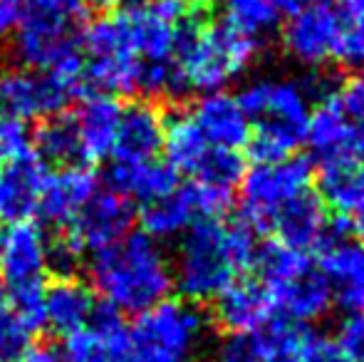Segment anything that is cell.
Here are the masks:
<instances>
[{
  "label": "cell",
  "mask_w": 364,
  "mask_h": 362,
  "mask_svg": "<svg viewBox=\"0 0 364 362\" xmlns=\"http://www.w3.org/2000/svg\"><path fill=\"white\" fill-rule=\"evenodd\" d=\"M164 124H166L164 112L149 100L122 107L112 156L122 161L156 159L164 142Z\"/></svg>",
  "instance_id": "19"
},
{
  "label": "cell",
  "mask_w": 364,
  "mask_h": 362,
  "mask_svg": "<svg viewBox=\"0 0 364 362\" xmlns=\"http://www.w3.org/2000/svg\"><path fill=\"white\" fill-rule=\"evenodd\" d=\"M95 310V295L90 285L75 275H58L45 283V325L60 335L82 328Z\"/></svg>",
  "instance_id": "23"
},
{
  "label": "cell",
  "mask_w": 364,
  "mask_h": 362,
  "mask_svg": "<svg viewBox=\"0 0 364 362\" xmlns=\"http://www.w3.org/2000/svg\"><path fill=\"white\" fill-rule=\"evenodd\" d=\"M107 181L112 191L132 198V201L149 203L161 198L178 186V171L166 161L141 159V161H122L114 159L107 169Z\"/></svg>",
  "instance_id": "22"
},
{
  "label": "cell",
  "mask_w": 364,
  "mask_h": 362,
  "mask_svg": "<svg viewBox=\"0 0 364 362\" xmlns=\"http://www.w3.org/2000/svg\"><path fill=\"white\" fill-rule=\"evenodd\" d=\"M350 226H352V231L357 233V241H362L364 243V203L360 208H355V211L350 213Z\"/></svg>",
  "instance_id": "40"
},
{
  "label": "cell",
  "mask_w": 364,
  "mask_h": 362,
  "mask_svg": "<svg viewBox=\"0 0 364 362\" xmlns=\"http://www.w3.org/2000/svg\"><path fill=\"white\" fill-rule=\"evenodd\" d=\"M119 362H141L139 358H136V355L134 353H129V355H127V358H122Z\"/></svg>",
  "instance_id": "44"
},
{
  "label": "cell",
  "mask_w": 364,
  "mask_h": 362,
  "mask_svg": "<svg viewBox=\"0 0 364 362\" xmlns=\"http://www.w3.org/2000/svg\"><path fill=\"white\" fill-rule=\"evenodd\" d=\"M124 0H90V8H97L102 13H114V10L122 8Z\"/></svg>",
  "instance_id": "41"
},
{
  "label": "cell",
  "mask_w": 364,
  "mask_h": 362,
  "mask_svg": "<svg viewBox=\"0 0 364 362\" xmlns=\"http://www.w3.org/2000/svg\"><path fill=\"white\" fill-rule=\"evenodd\" d=\"M33 154L45 166H75L82 164L80 137H77L75 117L70 112H58L45 117L38 132H33Z\"/></svg>",
  "instance_id": "28"
},
{
  "label": "cell",
  "mask_w": 364,
  "mask_h": 362,
  "mask_svg": "<svg viewBox=\"0 0 364 362\" xmlns=\"http://www.w3.org/2000/svg\"><path fill=\"white\" fill-rule=\"evenodd\" d=\"M302 333H305V328H300L297 323L292 325L290 333L285 335V340L278 345V350H275V353L270 355L265 362H300V358H297V350H300Z\"/></svg>",
  "instance_id": "36"
},
{
  "label": "cell",
  "mask_w": 364,
  "mask_h": 362,
  "mask_svg": "<svg viewBox=\"0 0 364 362\" xmlns=\"http://www.w3.org/2000/svg\"><path fill=\"white\" fill-rule=\"evenodd\" d=\"M87 273L107 305L129 315L144 313L173 290L171 258L144 231H129L122 241L92 253Z\"/></svg>",
  "instance_id": "2"
},
{
  "label": "cell",
  "mask_w": 364,
  "mask_h": 362,
  "mask_svg": "<svg viewBox=\"0 0 364 362\" xmlns=\"http://www.w3.org/2000/svg\"><path fill=\"white\" fill-rule=\"evenodd\" d=\"M90 13V0H25L13 33L15 60L45 73L58 60L80 53Z\"/></svg>",
  "instance_id": "5"
},
{
  "label": "cell",
  "mask_w": 364,
  "mask_h": 362,
  "mask_svg": "<svg viewBox=\"0 0 364 362\" xmlns=\"http://www.w3.org/2000/svg\"><path fill=\"white\" fill-rule=\"evenodd\" d=\"M45 174L48 166L35 156L10 164L8 171H0V221L18 223L35 216Z\"/></svg>",
  "instance_id": "25"
},
{
  "label": "cell",
  "mask_w": 364,
  "mask_h": 362,
  "mask_svg": "<svg viewBox=\"0 0 364 362\" xmlns=\"http://www.w3.org/2000/svg\"><path fill=\"white\" fill-rule=\"evenodd\" d=\"M191 362H211V360H191Z\"/></svg>",
  "instance_id": "45"
},
{
  "label": "cell",
  "mask_w": 364,
  "mask_h": 362,
  "mask_svg": "<svg viewBox=\"0 0 364 362\" xmlns=\"http://www.w3.org/2000/svg\"><path fill=\"white\" fill-rule=\"evenodd\" d=\"M342 8H364V0H337Z\"/></svg>",
  "instance_id": "42"
},
{
  "label": "cell",
  "mask_w": 364,
  "mask_h": 362,
  "mask_svg": "<svg viewBox=\"0 0 364 362\" xmlns=\"http://www.w3.org/2000/svg\"><path fill=\"white\" fill-rule=\"evenodd\" d=\"M50 268V238L35 221L10 223L0 233V278L5 288L38 283Z\"/></svg>",
  "instance_id": "13"
},
{
  "label": "cell",
  "mask_w": 364,
  "mask_h": 362,
  "mask_svg": "<svg viewBox=\"0 0 364 362\" xmlns=\"http://www.w3.org/2000/svg\"><path fill=\"white\" fill-rule=\"evenodd\" d=\"M70 97L50 80L48 73L30 68L0 70V115L23 122L45 119L65 110Z\"/></svg>",
  "instance_id": "12"
},
{
  "label": "cell",
  "mask_w": 364,
  "mask_h": 362,
  "mask_svg": "<svg viewBox=\"0 0 364 362\" xmlns=\"http://www.w3.org/2000/svg\"><path fill=\"white\" fill-rule=\"evenodd\" d=\"M335 105L352 124V129L364 139V75H355L332 95Z\"/></svg>",
  "instance_id": "33"
},
{
  "label": "cell",
  "mask_w": 364,
  "mask_h": 362,
  "mask_svg": "<svg viewBox=\"0 0 364 362\" xmlns=\"http://www.w3.org/2000/svg\"><path fill=\"white\" fill-rule=\"evenodd\" d=\"M136 211L132 198L117 191H97L73 221L65 226L63 236L73 243L77 253H97L112 243L122 241L132 231Z\"/></svg>",
  "instance_id": "10"
},
{
  "label": "cell",
  "mask_w": 364,
  "mask_h": 362,
  "mask_svg": "<svg viewBox=\"0 0 364 362\" xmlns=\"http://www.w3.org/2000/svg\"><path fill=\"white\" fill-rule=\"evenodd\" d=\"M33 154V132L28 122L18 117L0 115V161L5 164H18L30 159Z\"/></svg>",
  "instance_id": "32"
},
{
  "label": "cell",
  "mask_w": 364,
  "mask_h": 362,
  "mask_svg": "<svg viewBox=\"0 0 364 362\" xmlns=\"http://www.w3.org/2000/svg\"><path fill=\"white\" fill-rule=\"evenodd\" d=\"M240 211L248 226L268 228L273 216L305 193L312 183V166L302 156H288L278 161H255L240 176Z\"/></svg>",
  "instance_id": "8"
},
{
  "label": "cell",
  "mask_w": 364,
  "mask_h": 362,
  "mask_svg": "<svg viewBox=\"0 0 364 362\" xmlns=\"http://www.w3.org/2000/svg\"><path fill=\"white\" fill-rule=\"evenodd\" d=\"M13 362H65V358L53 345H28Z\"/></svg>",
  "instance_id": "38"
},
{
  "label": "cell",
  "mask_w": 364,
  "mask_h": 362,
  "mask_svg": "<svg viewBox=\"0 0 364 362\" xmlns=\"http://www.w3.org/2000/svg\"><path fill=\"white\" fill-rule=\"evenodd\" d=\"M0 233H3V231H0Z\"/></svg>",
  "instance_id": "46"
},
{
  "label": "cell",
  "mask_w": 364,
  "mask_h": 362,
  "mask_svg": "<svg viewBox=\"0 0 364 362\" xmlns=\"http://www.w3.org/2000/svg\"><path fill=\"white\" fill-rule=\"evenodd\" d=\"M258 48L260 38L225 20L208 25L181 23L173 53V95L225 90L253 65Z\"/></svg>",
  "instance_id": "3"
},
{
  "label": "cell",
  "mask_w": 364,
  "mask_h": 362,
  "mask_svg": "<svg viewBox=\"0 0 364 362\" xmlns=\"http://www.w3.org/2000/svg\"><path fill=\"white\" fill-rule=\"evenodd\" d=\"M191 117L208 144L216 149L240 151L243 147H248L250 122L240 107L238 97H233L230 92L218 90L201 95Z\"/></svg>",
  "instance_id": "17"
},
{
  "label": "cell",
  "mask_w": 364,
  "mask_h": 362,
  "mask_svg": "<svg viewBox=\"0 0 364 362\" xmlns=\"http://www.w3.org/2000/svg\"><path fill=\"white\" fill-rule=\"evenodd\" d=\"M268 228L275 231L278 243L310 253L312 248L325 246L330 241L335 221L330 218L325 201L317 193H312V188H307L305 193L295 196L275 213Z\"/></svg>",
  "instance_id": "16"
},
{
  "label": "cell",
  "mask_w": 364,
  "mask_h": 362,
  "mask_svg": "<svg viewBox=\"0 0 364 362\" xmlns=\"http://www.w3.org/2000/svg\"><path fill=\"white\" fill-rule=\"evenodd\" d=\"M297 358H300V362H350L335 340L325 338L320 333H312V330L302 333Z\"/></svg>",
  "instance_id": "34"
},
{
  "label": "cell",
  "mask_w": 364,
  "mask_h": 362,
  "mask_svg": "<svg viewBox=\"0 0 364 362\" xmlns=\"http://www.w3.org/2000/svg\"><path fill=\"white\" fill-rule=\"evenodd\" d=\"M196 221H198V211H196V201H193V193L188 183L186 186L178 183L166 196L141 203V211H139L141 231H144L146 236H151L154 241L178 238Z\"/></svg>",
  "instance_id": "26"
},
{
  "label": "cell",
  "mask_w": 364,
  "mask_h": 362,
  "mask_svg": "<svg viewBox=\"0 0 364 362\" xmlns=\"http://www.w3.org/2000/svg\"><path fill=\"white\" fill-rule=\"evenodd\" d=\"M275 305L260 280L235 278L213 298V320L228 335L255 333L275 320Z\"/></svg>",
  "instance_id": "15"
},
{
  "label": "cell",
  "mask_w": 364,
  "mask_h": 362,
  "mask_svg": "<svg viewBox=\"0 0 364 362\" xmlns=\"http://www.w3.org/2000/svg\"><path fill=\"white\" fill-rule=\"evenodd\" d=\"M320 198L340 216L364 203V154H345L320 161Z\"/></svg>",
  "instance_id": "24"
},
{
  "label": "cell",
  "mask_w": 364,
  "mask_h": 362,
  "mask_svg": "<svg viewBox=\"0 0 364 362\" xmlns=\"http://www.w3.org/2000/svg\"><path fill=\"white\" fill-rule=\"evenodd\" d=\"M342 33H345V18L337 0H310L285 23V53L305 68L337 63Z\"/></svg>",
  "instance_id": "9"
},
{
  "label": "cell",
  "mask_w": 364,
  "mask_h": 362,
  "mask_svg": "<svg viewBox=\"0 0 364 362\" xmlns=\"http://www.w3.org/2000/svg\"><path fill=\"white\" fill-rule=\"evenodd\" d=\"M255 266L260 283L270 293L275 313H283L290 323H315L325 318L335 298L320 266L310 253L295 251L283 243H268L258 248Z\"/></svg>",
  "instance_id": "6"
},
{
  "label": "cell",
  "mask_w": 364,
  "mask_h": 362,
  "mask_svg": "<svg viewBox=\"0 0 364 362\" xmlns=\"http://www.w3.org/2000/svg\"><path fill=\"white\" fill-rule=\"evenodd\" d=\"M310 82L297 80H255L238 95L250 122L248 149L255 161L288 159L305 144L312 115Z\"/></svg>",
  "instance_id": "4"
},
{
  "label": "cell",
  "mask_w": 364,
  "mask_h": 362,
  "mask_svg": "<svg viewBox=\"0 0 364 362\" xmlns=\"http://www.w3.org/2000/svg\"><path fill=\"white\" fill-rule=\"evenodd\" d=\"M25 0H0V40H8L18 30Z\"/></svg>",
  "instance_id": "37"
},
{
  "label": "cell",
  "mask_w": 364,
  "mask_h": 362,
  "mask_svg": "<svg viewBox=\"0 0 364 362\" xmlns=\"http://www.w3.org/2000/svg\"><path fill=\"white\" fill-rule=\"evenodd\" d=\"M270 3H273V8L278 10V15H288L290 18L292 13H297L300 8H305L310 0H270Z\"/></svg>",
  "instance_id": "39"
},
{
  "label": "cell",
  "mask_w": 364,
  "mask_h": 362,
  "mask_svg": "<svg viewBox=\"0 0 364 362\" xmlns=\"http://www.w3.org/2000/svg\"><path fill=\"white\" fill-rule=\"evenodd\" d=\"M320 271L330 283L332 298L347 313L364 310V243L335 236L325 243Z\"/></svg>",
  "instance_id": "18"
},
{
  "label": "cell",
  "mask_w": 364,
  "mask_h": 362,
  "mask_svg": "<svg viewBox=\"0 0 364 362\" xmlns=\"http://www.w3.org/2000/svg\"><path fill=\"white\" fill-rule=\"evenodd\" d=\"M335 343L350 362H364V310L347 313V318L337 328Z\"/></svg>",
  "instance_id": "35"
},
{
  "label": "cell",
  "mask_w": 364,
  "mask_h": 362,
  "mask_svg": "<svg viewBox=\"0 0 364 362\" xmlns=\"http://www.w3.org/2000/svg\"><path fill=\"white\" fill-rule=\"evenodd\" d=\"M223 13L225 23L253 38H260L270 28H275L280 18L270 0H223Z\"/></svg>",
  "instance_id": "29"
},
{
  "label": "cell",
  "mask_w": 364,
  "mask_h": 362,
  "mask_svg": "<svg viewBox=\"0 0 364 362\" xmlns=\"http://www.w3.org/2000/svg\"><path fill=\"white\" fill-rule=\"evenodd\" d=\"M305 144L320 161L345 154H364V139L352 129L332 97H325L320 105L312 107Z\"/></svg>",
  "instance_id": "21"
},
{
  "label": "cell",
  "mask_w": 364,
  "mask_h": 362,
  "mask_svg": "<svg viewBox=\"0 0 364 362\" xmlns=\"http://www.w3.org/2000/svg\"><path fill=\"white\" fill-rule=\"evenodd\" d=\"M129 338L141 362H191L206 338V315L191 300L164 298L136 315Z\"/></svg>",
  "instance_id": "7"
},
{
  "label": "cell",
  "mask_w": 364,
  "mask_h": 362,
  "mask_svg": "<svg viewBox=\"0 0 364 362\" xmlns=\"http://www.w3.org/2000/svg\"><path fill=\"white\" fill-rule=\"evenodd\" d=\"M245 166L240 159V151H228V149H216L213 147L208 151L206 161L201 164V169L193 174V181H206V183H218V186L235 188V183L240 181Z\"/></svg>",
  "instance_id": "31"
},
{
  "label": "cell",
  "mask_w": 364,
  "mask_h": 362,
  "mask_svg": "<svg viewBox=\"0 0 364 362\" xmlns=\"http://www.w3.org/2000/svg\"><path fill=\"white\" fill-rule=\"evenodd\" d=\"M134 353L129 328L122 313L112 305H95L90 320L82 328L65 335V362H119Z\"/></svg>",
  "instance_id": "11"
},
{
  "label": "cell",
  "mask_w": 364,
  "mask_h": 362,
  "mask_svg": "<svg viewBox=\"0 0 364 362\" xmlns=\"http://www.w3.org/2000/svg\"><path fill=\"white\" fill-rule=\"evenodd\" d=\"M97 191H100V176L85 164L48 171L40 186L35 213L40 216V221L65 228Z\"/></svg>",
  "instance_id": "14"
},
{
  "label": "cell",
  "mask_w": 364,
  "mask_h": 362,
  "mask_svg": "<svg viewBox=\"0 0 364 362\" xmlns=\"http://www.w3.org/2000/svg\"><path fill=\"white\" fill-rule=\"evenodd\" d=\"M183 5H191V8H203V5L213 3V0H181Z\"/></svg>",
  "instance_id": "43"
},
{
  "label": "cell",
  "mask_w": 364,
  "mask_h": 362,
  "mask_svg": "<svg viewBox=\"0 0 364 362\" xmlns=\"http://www.w3.org/2000/svg\"><path fill=\"white\" fill-rule=\"evenodd\" d=\"M161 149L166 154L168 166H173L178 174L193 176L201 169L213 147L201 134L191 112H173L171 117H166V124H164Z\"/></svg>",
  "instance_id": "27"
},
{
  "label": "cell",
  "mask_w": 364,
  "mask_h": 362,
  "mask_svg": "<svg viewBox=\"0 0 364 362\" xmlns=\"http://www.w3.org/2000/svg\"><path fill=\"white\" fill-rule=\"evenodd\" d=\"M122 105L117 97L90 92L82 100L80 110L73 112L77 137H80L82 161L109 159L114 151L117 127H119Z\"/></svg>",
  "instance_id": "20"
},
{
  "label": "cell",
  "mask_w": 364,
  "mask_h": 362,
  "mask_svg": "<svg viewBox=\"0 0 364 362\" xmlns=\"http://www.w3.org/2000/svg\"><path fill=\"white\" fill-rule=\"evenodd\" d=\"M255 256V228L243 218H198L178 241L171 261L173 288L191 303L213 300L225 285L253 266Z\"/></svg>",
  "instance_id": "1"
},
{
  "label": "cell",
  "mask_w": 364,
  "mask_h": 362,
  "mask_svg": "<svg viewBox=\"0 0 364 362\" xmlns=\"http://www.w3.org/2000/svg\"><path fill=\"white\" fill-rule=\"evenodd\" d=\"M8 308L30 335L45 328V280L8 288Z\"/></svg>",
  "instance_id": "30"
}]
</instances>
